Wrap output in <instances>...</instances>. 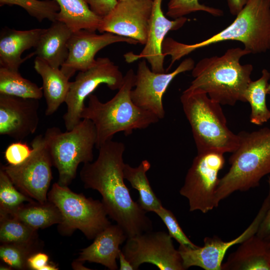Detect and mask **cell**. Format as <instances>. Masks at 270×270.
I'll return each mask as SVG.
<instances>
[{"label": "cell", "instance_id": "obj_27", "mask_svg": "<svg viewBox=\"0 0 270 270\" xmlns=\"http://www.w3.org/2000/svg\"><path fill=\"white\" fill-rule=\"evenodd\" d=\"M270 79V72L263 69L261 76L250 82L244 94L245 102L250 106V122L257 126H261L270 120V110L266 102Z\"/></svg>", "mask_w": 270, "mask_h": 270}, {"label": "cell", "instance_id": "obj_8", "mask_svg": "<svg viewBox=\"0 0 270 270\" xmlns=\"http://www.w3.org/2000/svg\"><path fill=\"white\" fill-rule=\"evenodd\" d=\"M48 198L60 212L62 221L59 228L62 233L70 234L79 230L92 240L111 224L102 201L75 193L68 186L54 184Z\"/></svg>", "mask_w": 270, "mask_h": 270}, {"label": "cell", "instance_id": "obj_44", "mask_svg": "<svg viewBox=\"0 0 270 270\" xmlns=\"http://www.w3.org/2000/svg\"><path fill=\"white\" fill-rule=\"evenodd\" d=\"M264 238L267 241V242H268V246H269L270 248V234Z\"/></svg>", "mask_w": 270, "mask_h": 270}, {"label": "cell", "instance_id": "obj_16", "mask_svg": "<svg viewBox=\"0 0 270 270\" xmlns=\"http://www.w3.org/2000/svg\"><path fill=\"white\" fill-rule=\"evenodd\" d=\"M117 42L131 44L138 43L134 39L110 32L97 34L86 30L73 32L68 43V56L60 68L70 79L76 72L84 71L92 67L96 62L95 56L98 52Z\"/></svg>", "mask_w": 270, "mask_h": 270}, {"label": "cell", "instance_id": "obj_10", "mask_svg": "<svg viewBox=\"0 0 270 270\" xmlns=\"http://www.w3.org/2000/svg\"><path fill=\"white\" fill-rule=\"evenodd\" d=\"M224 164V154L218 152L198 153L194 157L180 190V194L188 201L190 212L206 214L218 206V174Z\"/></svg>", "mask_w": 270, "mask_h": 270}, {"label": "cell", "instance_id": "obj_24", "mask_svg": "<svg viewBox=\"0 0 270 270\" xmlns=\"http://www.w3.org/2000/svg\"><path fill=\"white\" fill-rule=\"evenodd\" d=\"M60 6L56 20L65 24L72 32L98 30L102 18L90 8L86 0H54Z\"/></svg>", "mask_w": 270, "mask_h": 270}, {"label": "cell", "instance_id": "obj_14", "mask_svg": "<svg viewBox=\"0 0 270 270\" xmlns=\"http://www.w3.org/2000/svg\"><path fill=\"white\" fill-rule=\"evenodd\" d=\"M270 204V186L268 194L256 216L250 226L236 238L225 242L216 236H206L204 240V246L195 248L180 244L178 250L184 270L193 266L205 270H222L224 258L228 250L256 234Z\"/></svg>", "mask_w": 270, "mask_h": 270}, {"label": "cell", "instance_id": "obj_25", "mask_svg": "<svg viewBox=\"0 0 270 270\" xmlns=\"http://www.w3.org/2000/svg\"><path fill=\"white\" fill-rule=\"evenodd\" d=\"M151 164L147 160H142L136 167L125 164L124 176L125 180L130 182L132 188L138 192L137 202L142 209L146 212H154L162 206L160 200L153 191L146 176Z\"/></svg>", "mask_w": 270, "mask_h": 270}, {"label": "cell", "instance_id": "obj_34", "mask_svg": "<svg viewBox=\"0 0 270 270\" xmlns=\"http://www.w3.org/2000/svg\"><path fill=\"white\" fill-rule=\"evenodd\" d=\"M155 213L166 226L170 236L175 239L180 244L192 248L198 246L194 244L184 234L172 211L162 206Z\"/></svg>", "mask_w": 270, "mask_h": 270}, {"label": "cell", "instance_id": "obj_32", "mask_svg": "<svg viewBox=\"0 0 270 270\" xmlns=\"http://www.w3.org/2000/svg\"><path fill=\"white\" fill-rule=\"evenodd\" d=\"M16 5L39 22L56 20L60 6L54 0H0V6Z\"/></svg>", "mask_w": 270, "mask_h": 270}, {"label": "cell", "instance_id": "obj_41", "mask_svg": "<svg viewBox=\"0 0 270 270\" xmlns=\"http://www.w3.org/2000/svg\"><path fill=\"white\" fill-rule=\"evenodd\" d=\"M82 262L76 260L72 263V266L74 270H90V268H87L84 266Z\"/></svg>", "mask_w": 270, "mask_h": 270}, {"label": "cell", "instance_id": "obj_21", "mask_svg": "<svg viewBox=\"0 0 270 270\" xmlns=\"http://www.w3.org/2000/svg\"><path fill=\"white\" fill-rule=\"evenodd\" d=\"M222 270H270V248L256 234L242 242L222 262Z\"/></svg>", "mask_w": 270, "mask_h": 270}, {"label": "cell", "instance_id": "obj_46", "mask_svg": "<svg viewBox=\"0 0 270 270\" xmlns=\"http://www.w3.org/2000/svg\"></svg>", "mask_w": 270, "mask_h": 270}, {"label": "cell", "instance_id": "obj_20", "mask_svg": "<svg viewBox=\"0 0 270 270\" xmlns=\"http://www.w3.org/2000/svg\"><path fill=\"white\" fill-rule=\"evenodd\" d=\"M128 236L118 224H110L100 232L92 243L81 250L76 260L101 264L110 270L118 269L116 260L118 258L120 246Z\"/></svg>", "mask_w": 270, "mask_h": 270}, {"label": "cell", "instance_id": "obj_35", "mask_svg": "<svg viewBox=\"0 0 270 270\" xmlns=\"http://www.w3.org/2000/svg\"><path fill=\"white\" fill-rule=\"evenodd\" d=\"M32 150L26 142L18 141L10 144L6 149L4 157L8 164H20L30 155Z\"/></svg>", "mask_w": 270, "mask_h": 270}, {"label": "cell", "instance_id": "obj_39", "mask_svg": "<svg viewBox=\"0 0 270 270\" xmlns=\"http://www.w3.org/2000/svg\"><path fill=\"white\" fill-rule=\"evenodd\" d=\"M249 0H227L230 14L236 16L244 8Z\"/></svg>", "mask_w": 270, "mask_h": 270}, {"label": "cell", "instance_id": "obj_2", "mask_svg": "<svg viewBox=\"0 0 270 270\" xmlns=\"http://www.w3.org/2000/svg\"><path fill=\"white\" fill-rule=\"evenodd\" d=\"M226 40L242 43L250 54L264 52L270 49V0H249L232 22L220 32L194 44L166 38L162 44L164 56H170V64L202 48Z\"/></svg>", "mask_w": 270, "mask_h": 270}, {"label": "cell", "instance_id": "obj_19", "mask_svg": "<svg viewBox=\"0 0 270 270\" xmlns=\"http://www.w3.org/2000/svg\"><path fill=\"white\" fill-rule=\"evenodd\" d=\"M46 30L40 28L25 30L8 27L2 28L0 34V66L18 72L20 65L34 55V52L22 58V54L26 50L35 48Z\"/></svg>", "mask_w": 270, "mask_h": 270}, {"label": "cell", "instance_id": "obj_4", "mask_svg": "<svg viewBox=\"0 0 270 270\" xmlns=\"http://www.w3.org/2000/svg\"><path fill=\"white\" fill-rule=\"evenodd\" d=\"M250 54L244 48H235L222 56L202 59L192 70L194 78L188 88L200 90L221 105L246 102L244 94L252 81L253 66L241 64L240 60Z\"/></svg>", "mask_w": 270, "mask_h": 270}, {"label": "cell", "instance_id": "obj_45", "mask_svg": "<svg viewBox=\"0 0 270 270\" xmlns=\"http://www.w3.org/2000/svg\"><path fill=\"white\" fill-rule=\"evenodd\" d=\"M268 94H270V84H269L267 88Z\"/></svg>", "mask_w": 270, "mask_h": 270}, {"label": "cell", "instance_id": "obj_22", "mask_svg": "<svg viewBox=\"0 0 270 270\" xmlns=\"http://www.w3.org/2000/svg\"><path fill=\"white\" fill-rule=\"evenodd\" d=\"M73 32L64 22H52L40 36L34 48L36 57L41 58L50 66L60 68L68 54V43Z\"/></svg>", "mask_w": 270, "mask_h": 270}, {"label": "cell", "instance_id": "obj_40", "mask_svg": "<svg viewBox=\"0 0 270 270\" xmlns=\"http://www.w3.org/2000/svg\"><path fill=\"white\" fill-rule=\"evenodd\" d=\"M118 258L120 262V270H134L132 266L126 259L122 250L119 252Z\"/></svg>", "mask_w": 270, "mask_h": 270}, {"label": "cell", "instance_id": "obj_23", "mask_svg": "<svg viewBox=\"0 0 270 270\" xmlns=\"http://www.w3.org/2000/svg\"><path fill=\"white\" fill-rule=\"evenodd\" d=\"M34 67L42 80V88L46 104L45 114L51 116L65 102L70 82L60 68H54L38 57Z\"/></svg>", "mask_w": 270, "mask_h": 270}, {"label": "cell", "instance_id": "obj_30", "mask_svg": "<svg viewBox=\"0 0 270 270\" xmlns=\"http://www.w3.org/2000/svg\"><path fill=\"white\" fill-rule=\"evenodd\" d=\"M36 202L20 192L6 172L0 168V215H9L24 204Z\"/></svg>", "mask_w": 270, "mask_h": 270}, {"label": "cell", "instance_id": "obj_5", "mask_svg": "<svg viewBox=\"0 0 270 270\" xmlns=\"http://www.w3.org/2000/svg\"><path fill=\"white\" fill-rule=\"evenodd\" d=\"M239 144L228 160L230 168L219 180L216 202L236 191L246 192L260 185L270 174V128L238 134Z\"/></svg>", "mask_w": 270, "mask_h": 270}, {"label": "cell", "instance_id": "obj_36", "mask_svg": "<svg viewBox=\"0 0 270 270\" xmlns=\"http://www.w3.org/2000/svg\"><path fill=\"white\" fill-rule=\"evenodd\" d=\"M90 10L97 16L104 18L114 8L118 0H86Z\"/></svg>", "mask_w": 270, "mask_h": 270}, {"label": "cell", "instance_id": "obj_12", "mask_svg": "<svg viewBox=\"0 0 270 270\" xmlns=\"http://www.w3.org/2000/svg\"><path fill=\"white\" fill-rule=\"evenodd\" d=\"M172 238L164 231H150L128 238L122 249L134 270L144 263L160 270H184L181 256Z\"/></svg>", "mask_w": 270, "mask_h": 270}, {"label": "cell", "instance_id": "obj_43", "mask_svg": "<svg viewBox=\"0 0 270 270\" xmlns=\"http://www.w3.org/2000/svg\"><path fill=\"white\" fill-rule=\"evenodd\" d=\"M0 270H10L11 268L9 266H6L2 265V266H0Z\"/></svg>", "mask_w": 270, "mask_h": 270}, {"label": "cell", "instance_id": "obj_17", "mask_svg": "<svg viewBox=\"0 0 270 270\" xmlns=\"http://www.w3.org/2000/svg\"><path fill=\"white\" fill-rule=\"evenodd\" d=\"M39 100L0 94V134L21 140L39 124Z\"/></svg>", "mask_w": 270, "mask_h": 270}, {"label": "cell", "instance_id": "obj_28", "mask_svg": "<svg viewBox=\"0 0 270 270\" xmlns=\"http://www.w3.org/2000/svg\"><path fill=\"white\" fill-rule=\"evenodd\" d=\"M0 94L40 100L42 89L23 78L19 72L0 66Z\"/></svg>", "mask_w": 270, "mask_h": 270}, {"label": "cell", "instance_id": "obj_26", "mask_svg": "<svg viewBox=\"0 0 270 270\" xmlns=\"http://www.w3.org/2000/svg\"><path fill=\"white\" fill-rule=\"evenodd\" d=\"M38 230L54 224H60L62 216L58 208L50 201L41 204L37 202L24 204L9 214Z\"/></svg>", "mask_w": 270, "mask_h": 270}, {"label": "cell", "instance_id": "obj_3", "mask_svg": "<svg viewBox=\"0 0 270 270\" xmlns=\"http://www.w3.org/2000/svg\"><path fill=\"white\" fill-rule=\"evenodd\" d=\"M136 74L128 70L124 75L123 83L114 96L106 102H102L96 96L90 94L81 118L90 120L96 132V147L98 149L106 142L112 140L115 134L124 132L126 136L134 130H142L160 120L154 114L135 104L130 93L135 84Z\"/></svg>", "mask_w": 270, "mask_h": 270}, {"label": "cell", "instance_id": "obj_11", "mask_svg": "<svg viewBox=\"0 0 270 270\" xmlns=\"http://www.w3.org/2000/svg\"><path fill=\"white\" fill-rule=\"evenodd\" d=\"M31 146L32 152L24 162L16 166H0L20 192L43 204L48 201L53 165L43 135L36 136Z\"/></svg>", "mask_w": 270, "mask_h": 270}, {"label": "cell", "instance_id": "obj_7", "mask_svg": "<svg viewBox=\"0 0 270 270\" xmlns=\"http://www.w3.org/2000/svg\"><path fill=\"white\" fill-rule=\"evenodd\" d=\"M44 136L52 165L58 172V183L68 186L76 178L79 164L93 160L96 142L95 126L90 120L82 118L65 132L56 126L48 128Z\"/></svg>", "mask_w": 270, "mask_h": 270}, {"label": "cell", "instance_id": "obj_6", "mask_svg": "<svg viewBox=\"0 0 270 270\" xmlns=\"http://www.w3.org/2000/svg\"><path fill=\"white\" fill-rule=\"evenodd\" d=\"M192 134L198 153H232L240 137L228 127L221 104L196 89L186 88L180 98Z\"/></svg>", "mask_w": 270, "mask_h": 270}, {"label": "cell", "instance_id": "obj_42", "mask_svg": "<svg viewBox=\"0 0 270 270\" xmlns=\"http://www.w3.org/2000/svg\"><path fill=\"white\" fill-rule=\"evenodd\" d=\"M58 268L54 264L49 262L48 264L45 266L42 270H58Z\"/></svg>", "mask_w": 270, "mask_h": 270}, {"label": "cell", "instance_id": "obj_29", "mask_svg": "<svg viewBox=\"0 0 270 270\" xmlns=\"http://www.w3.org/2000/svg\"><path fill=\"white\" fill-rule=\"evenodd\" d=\"M0 242L20 244L39 242L37 230L10 215H0Z\"/></svg>", "mask_w": 270, "mask_h": 270}, {"label": "cell", "instance_id": "obj_31", "mask_svg": "<svg viewBox=\"0 0 270 270\" xmlns=\"http://www.w3.org/2000/svg\"><path fill=\"white\" fill-rule=\"evenodd\" d=\"M42 244L16 243L2 244L0 246V260L11 268L16 270L28 268V260L32 254L40 252Z\"/></svg>", "mask_w": 270, "mask_h": 270}, {"label": "cell", "instance_id": "obj_38", "mask_svg": "<svg viewBox=\"0 0 270 270\" xmlns=\"http://www.w3.org/2000/svg\"><path fill=\"white\" fill-rule=\"evenodd\" d=\"M270 184V178L268 180ZM270 234V204L266 214L262 222L256 235L264 238Z\"/></svg>", "mask_w": 270, "mask_h": 270}, {"label": "cell", "instance_id": "obj_33", "mask_svg": "<svg viewBox=\"0 0 270 270\" xmlns=\"http://www.w3.org/2000/svg\"><path fill=\"white\" fill-rule=\"evenodd\" d=\"M198 11L205 12L217 16L224 14L220 9L201 4L198 0H169L166 15L176 19Z\"/></svg>", "mask_w": 270, "mask_h": 270}, {"label": "cell", "instance_id": "obj_9", "mask_svg": "<svg viewBox=\"0 0 270 270\" xmlns=\"http://www.w3.org/2000/svg\"><path fill=\"white\" fill-rule=\"evenodd\" d=\"M124 78L119 66L107 57L97 58L92 67L79 72L74 80L70 82L64 102L67 110L63 119L66 130H72L80 122L85 100L100 84H106L111 90H118Z\"/></svg>", "mask_w": 270, "mask_h": 270}, {"label": "cell", "instance_id": "obj_37", "mask_svg": "<svg viewBox=\"0 0 270 270\" xmlns=\"http://www.w3.org/2000/svg\"><path fill=\"white\" fill-rule=\"evenodd\" d=\"M48 263V256L40 251L32 254L28 260V268L32 270H42Z\"/></svg>", "mask_w": 270, "mask_h": 270}, {"label": "cell", "instance_id": "obj_1", "mask_svg": "<svg viewBox=\"0 0 270 270\" xmlns=\"http://www.w3.org/2000/svg\"><path fill=\"white\" fill-rule=\"evenodd\" d=\"M125 148L122 142H106L98 148L96 159L84 164L80 178L86 188L100 192L108 215L129 238L152 231V224L124 182Z\"/></svg>", "mask_w": 270, "mask_h": 270}, {"label": "cell", "instance_id": "obj_13", "mask_svg": "<svg viewBox=\"0 0 270 270\" xmlns=\"http://www.w3.org/2000/svg\"><path fill=\"white\" fill-rule=\"evenodd\" d=\"M194 62L191 58L184 59L172 72H156L148 66L146 60L138 62L135 76L134 88L130 96L134 103L162 120L165 116L163 96L172 81L179 74L192 70Z\"/></svg>", "mask_w": 270, "mask_h": 270}, {"label": "cell", "instance_id": "obj_18", "mask_svg": "<svg viewBox=\"0 0 270 270\" xmlns=\"http://www.w3.org/2000/svg\"><path fill=\"white\" fill-rule=\"evenodd\" d=\"M163 0H153L147 40L144 48L138 54L132 52L124 55L126 60L132 62L144 58L156 72H164V58L162 44L168 32L176 30L184 26L188 19L185 16L170 20L164 14L162 8Z\"/></svg>", "mask_w": 270, "mask_h": 270}, {"label": "cell", "instance_id": "obj_15", "mask_svg": "<svg viewBox=\"0 0 270 270\" xmlns=\"http://www.w3.org/2000/svg\"><path fill=\"white\" fill-rule=\"evenodd\" d=\"M152 0H120L102 18L98 31L136 40L144 45L148 37Z\"/></svg>", "mask_w": 270, "mask_h": 270}]
</instances>
